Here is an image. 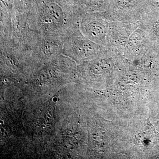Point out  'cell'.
Returning a JSON list of instances; mask_svg holds the SVG:
<instances>
[{
  "label": "cell",
  "mask_w": 159,
  "mask_h": 159,
  "mask_svg": "<svg viewBox=\"0 0 159 159\" xmlns=\"http://www.w3.org/2000/svg\"><path fill=\"white\" fill-rule=\"evenodd\" d=\"M121 1H122H122H123V2H126V1H127V0H121Z\"/></svg>",
  "instance_id": "cell-3"
},
{
  "label": "cell",
  "mask_w": 159,
  "mask_h": 159,
  "mask_svg": "<svg viewBox=\"0 0 159 159\" xmlns=\"http://www.w3.org/2000/svg\"><path fill=\"white\" fill-rule=\"evenodd\" d=\"M156 29H156L157 34L159 36V25H158L157 26Z\"/></svg>",
  "instance_id": "cell-1"
},
{
  "label": "cell",
  "mask_w": 159,
  "mask_h": 159,
  "mask_svg": "<svg viewBox=\"0 0 159 159\" xmlns=\"http://www.w3.org/2000/svg\"><path fill=\"white\" fill-rule=\"evenodd\" d=\"M156 4L159 7V0H154Z\"/></svg>",
  "instance_id": "cell-2"
}]
</instances>
